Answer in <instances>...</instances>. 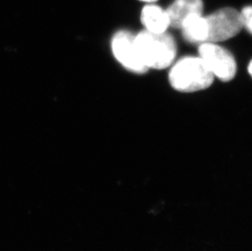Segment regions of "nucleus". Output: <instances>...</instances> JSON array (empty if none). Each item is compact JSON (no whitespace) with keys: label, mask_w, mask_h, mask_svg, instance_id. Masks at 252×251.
Segmentation results:
<instances>
[{"label":"nucleus","mask_w":252,"mask_h":251,"mask_svg":"<svg viewBox=\"0 0 252 251\" xmlns=\"http://www.w3.org/2000/svg\"><path fill=\"white\" fill-rule=\"evenodd\" d=\"M214 75L198 57H186L176 62L169 73L171 87L181 93L205 90L212 85Z\"/></svg>","instance_id":"obj_1"},{"label":"nucleus","mask_w":252,"mask_h":251,"mask_svg":"<svg viewBox=\"0 0 252 251\" xmlns=\"http://www.w3.org/2000/svg\"><path fill=\"white\" fill-rule=\"evenodd\" d=\"M136 43L148 69H166L176 58V41L167 32L155 33L145 30L140 31L136 35Z\"/></svg>","instance_id":"obj_2"},{"label":"nucleus","mask_w":252,"mask_h":251,"mask_svg":"<svg viewBox=\"0 0 252 251\" xmlns=\"http://www.w3.org/2000/svg\"><path fill=\"white\" fill-rule=\"evenodd\" d=\"M207 22V42L220 43L235 37L243 28L240 12L232 7L217 10L206 17Z\"/></svg>","instance_id":"obj_3"},{"label":"nucleus","mask_w":252,"mask_h":251,"mask_svg":"<svg viewBox=\"0 0 252 251\" xmlns=\"http://www.w3.org/2000/svg\"><path fill=\"white\" fill-rule=\"evenodd\" d=\"M198 56L207 64L210 71L216 78L223 82H228L235 77L237 64L231 52L217 43H201Z\"/></svg>","instance_id":"obj_4"},{"label":"nucleus","mask_w":252,"mask_h":251,"mask_svg":"<svg viewBox=\"0 0 252 251\" xmlns=\"http://www.w3.org/2000/svg\"><path fill=\"white\" fill-rule=\"evenodd\" d=\"M113 53L117 61L129 71L145 74L148 68L143 62L136 43V35L127 31L117 32L112 38Z\"/></svg>","instance_id":"obj_5"},{"label":"nucleus","mask_w":252,"mask_h":251,"mask_svg":"<svg viewBox=\"0 0 252 251\" xmlns=\"http://www.w3.org/2000/svg\"><path fill=\"white\" fill-rule=\"evenodd\" d=\"M204 4L202 0H175L168 7L170 26L173 28L181 29L183 22L189 17L196 14H202Z\"/></svg>","instance_id":"obj_6"},{"label":"nucleus","mask_w":252,"mask_h":251,"mask_svg":"<svg viewBox=\"0 0 252 251\" xmlns=\"http://www.w3.org/2000/svg\"><path fill=\"white\" fill-rule=\"evenodd\" d=\"M140 20L145 31L151 33H161L167 32L170 27L168 15L166 9L158 5L149 3L143 8Z\"/></svg>","instance_id":"obj_7"},{"label":"nucleus","mask_w":252,"mask_h":251,"mask_svg":"<svg viewBox=\"0 0 252 251\" xmlns=\"http://www.w3.org/2000/svg\"><path fill=\"white\" fill-rule=\"evenodd\" d=\"M181 30L183 37L191 43H203L207 40V22L202 14L193 15L183 22Z\"/></svg>","instance_id":"obj_8"},{"label":"nucleus","mask_w":252,"mask_h":251,"mask_svg":"<svg viewBox=\"0 0 252 251\" xmlns=\"http://www.w3.org/2000/svg\"><path fill=\"white\" fill-rule=\"evenodd\" d=\"M243 28L252 34V6H247L240 12Z\"/></svg>","instance_id":"obj_9"},{"label":"nucleus","mask_w":252,"mask_h":251,"mask_svg":"<svg viewBox=\"0 0 252 251\" xmlns=\"http://www.w3.org/2000/svg\"><path fill=\"white\" fill-rule=\"evenodd\" d=\"M248 72H249V74L252 77V61L250 62L249 65H248Z\"/></svg>","instance_id":"obj_10"},{"label":"nucleus","mask_w":252,"mask_h":251,"mask_svg":"<svg viewBox=\"0 0 252 251\" xmlns=\"http://www.w3.org/2000/svg\"><path fill=\"white\" fill-rule=\"evenodd\" d=\"M141 2H148V3H153V2H156L157 0H140Z\"/></svg>","instance_id":"obj_11"}]
</instances>
